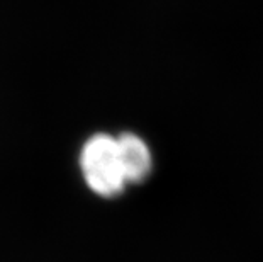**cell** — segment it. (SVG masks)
Returning a JSON list of instances; mask_svg holds the SVG:
<instances>
[{"mask_svg": "<svg viewBox=\"0 0 263 262\" xmlns=\"http://www.w3.org/2000/svg\"><path fill=\"white\" fill-rule=\"evenodd\" d=\"M122 170L126 182H141L151 170V153L148 145L141 138L131 133L117 136Z\"/></svg>", "mask_w": 263, "mask_h": 262, "instance_id": "cell-2", "label": "cell"}, {"mask_svg": "<svg viewBox=\"0 0 263 262\" xmlns=\"http://www.w3.org/2000/svg\"><path fill=\"white\" fill-rule=\"evenodd\" d=\"M80 165L88 187L100 196H116L126 186L117 138L110 135L92 136L82 150Z\"/></svg>", "mask_w": 263, "mask_h": 262, "instance_id": "cell-1", "label": "cell"}]
</instances>
